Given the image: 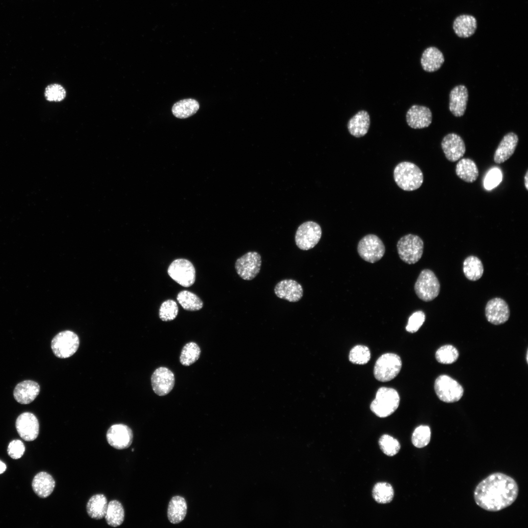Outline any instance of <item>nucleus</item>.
Masks as SVG:
<instances>
[{"instance_id":"6ab92c4d","label":"nucleus","mask_w":528,"mask_h":528,"mask_svg":"<svg viewBox=\"0 0 528 528\" xmlns=\"http://www.w3.org/2000/svg\"><path fill=\"white\" fill-rule=\"evenodd\" d=\"M274 290L278 298L290 302H297L303 296L302 286L292 279H285L280 281L276 285Z\"/></svg>"},{"instance_id":"c756f323","label":"nucleus","mask_w":528,"mask_h":528,"mask_svg":"<svg viewBox=\"0 0 528 528\" xmlns=\"http://www.w3.org/2000/svg\"><path fill=\"white\" fill-rule=\"evenodd\" d=\"M199 108L198 102L193 99L189 98L180 100L176 103L172 108L175 116L184 119L195 114Z\"/></svg>"},{"instance_id":"c9c22d12","label":"nucleus","mask_w":528,"mask_h":528,"mask_svg":"<svg viewBox=\"0 0 528 528\" xmlns=\"http://www.w3.org/2000/svg\"><path fill=\"white\" fill-rule=\"evenodd\" d=\"M435 357L441 364H449L455 362L459 357V352L455 347L446 345L440 347L436 352Z\"/></svg>"},{"instance_id":"e433bc0d","label":"nucleus","mask_w":528,"mask_h":528,"mask_svg":"<svg viewBox=\"0 0 528 528\" xmlns=\"http://www.w3.org/2000/svg\"><path fill=\"white\" fill-rule=\"evenodd\" d=\"M371 358V352L366 346L357 345L350 351L349 359L351 362L359 365L367 363Z\"/></svg>"},{"instance_id":"f8f14e48","label":"nucleus","mask_w":528,"mask_h":528,"mask_svg":"<svg viewBox=\"0 0 528 528\" xmlns=\"http://www.w3.org/2000/svg\"><path fill=\"white\" fill-rule=\"evenodd\" d=\"M262 264L260 254L256 251H249L239 258L235 267L238 275L245 280H251L259 273Z\"/></svg>"},{"instance_id":"ddd939ff","label":"nucleus","mask_w":528,"mask_h":528,"mask_svg":"<svg viewBox=\"0 0 528 528\" xmlns=\"http://www.w3.org/2000/svg\"><path fill=\"white\" fill-rule=\"evenodd\" d=\"M106 438L109 444L113 448L122 450L128 448L132 443L133 432L127 425L115 424L108 430Z\"/></svg>"},{"instance_id":"412c9836","label":"nucleus","mask_w":528,"mask_h":528,"mask_svg":"<svg viewBox=\"0 0 528 528\" xmlns=\"http://www.w3.org/2000/svg\"><path fill=\"white\" fill-rule=\"evenodd\" d=\"M518 135L512 132L504 136L494 154V161L501 164L508 159L514 154L518 144Z\"/></svg>"},{"instance_id":"5701e85b","label":"nucleus","mask_w":528,"mask_h":528,"mask_svg":"<svg viewBox=\"0 0 528 528\" xmlns=\"http://www.w3.org/2000/svg\"><path fill=\"white\" fill-rule=\"evenodd\" d=\"M370 126V115L364 110L357 112L349 119L347 124L349 132L356 137L364 136L368 132Z\"/></svg>"},{"instance_id":"4468645a","label":"nucleus","mask_w":528,"mask_h":528,"mask_svg":"<svg viewBox=\"0 0 528 528\" xmlns=\"http://www.w3.org/2000/svg\"><path fill=\"white\" fill-rule=\"evenodd\" d=\"M175 382L174 373L164 367H160L155 369L151 376L153 391L159 396L168 394L173 389Z\"/></svg>"},{"instance_id":"79ce46f5","label":"nucleus","mask_w":528,"mask_h":528,"mask_svg":"<svg viewBox=\"0 0 528 528\" xmlns=\"http://www.w3.org/2000/svg\"><path fill=\"white\" fill-rule=\"evenodd\" d=\"M425 320V313L421 310L414 312L409 318L406 330L411 333L417 331Z\"/></svg>"},{"instance_id":"f704fd0d","label":"nucleus","mask_w":528,"mask_h":528,"mask_svg":"<svg viewBox=\"0 0 528 528\" xmlns=\"http://www.w3.org/2000/svg\"><path fill=\"white\" fill-rule=\"evenodd\" d=\"M200 349L198 345L190 342L183 347L180 355V362L185 366H189L194 363L199 358Z\"/></svg>"},{"instance_id":"9b49d317","label":"nucleus","mask_w":528,"mask_h":528,"mask_svg":"<svg viewBox=\"0 0 528 528\" xmlns=\"http://www.w3.org/2000/svg\"><path fill=\"white\" fill-rule=\"evenodd\" d=\"M170 277L184 287H189L195 283L196 270L192 263L185 259H177L172 262L168 268Z\"/></svg>"},{"instance_id":"423d86ee","label":"nucleus","mask_w":528,"mask_h":528,"mask_svg":"<svg viewBox=\"0 0 528 528\" xmlns=\"http://www.w3.org/2000/svg\"><path fill=\"white\" fill-rule=\"evenodd\" d=\"M414 289L416 294L420 299L425 302H429L439 295L440 284L432 270L424 269L419 273L415 284Z\"/></svg>"},{"instance_id":"ea45409f","label":"nucleus","mask_w":528,"mask_h":528,"mask_svg":"<svg viewBox=\"0 0 528 528\" xmlns=\"http://www.w3.org/2000/svg\"><path fill=\"white\" fill-rule=\"evenodd\" d=\"M178 312L176 302L172 300L163 302L159 308V316L163 321H170L175 319Z\"/></svg>"},{"instance_id":"4be33fe9","label":"nucleus","mask_w":528,"mask_h":528,"mask_svg":"<svg viewBox=\"0 0 528 528\" xmlns=\"http://www.w3.org/2000/svg\"><path fill=\"white\" fill-rule=\"evenodd\" d=\"M40 390V386L36 382L30 380H24L16 386L13 396L18 402L27 404L34 400L39 395Z\"/></svg>"},{"instance_id":"b1692460","label":"nucleus","mask_w":528,"mask_h":528,"mask_svg":"<svg viewBox=\"0 0 528 528\" xmlns=\"http://www.w3.org/2000/svg\"><path fill=\"white\" fill-rule=\"evenodd\" d=\"M444 62L442 53L437 47L427 48L422 53L420 63L424 70L433 72L439 69Z\"/></svg>"},{"instance_id":"2eb2a0df","label":"nucleus","mask_w":528,"mask_h":528,"mask_svg":"<svg viewBox=\"0 0 528 528\" xmlns=\"http://www.w3.org/2000/svg\"><path fill=\"white\" fill-rule=\"evenodd\" d=\"M16 427L19 436L25 441H33L38 437L39 423L36 417L30 412H24L19 416Z\"/></svg>"},{"instance_id":"9d476101","label":"nucleus","mask_w":528,"mask_h":528,"mask_svg":"<svg viewBox=\"0 0 528 528\" xmlns=\"http://www.w3.org/2000/svg\"><path fill=\"white\" fill-rule=\"evenodd\" d=\"M322 235L320 226L317 223L308 221L301 224L295 236L297 247L302 250L313 248L319 242Z\"/></svg>"},{"instance_id":"7c9ffc66","label":"nucleus","mask_w":528,"mask_h":528,"mask_svg":"<svg viewBox=\"0 0 528 528\" xmlns=\"http://www.w3.org/2000/svg\"><path fill=\"white\" fill-rule=\"evenodd\" d=\"M124 517V509L121 503L117 500L110 501L105 516L107 523L112 527H117L123 523Z\"/></svg>"},{"instance_id":"58836bf2","label":"nucleus","mask_w":528,"mask_h":528,"mask_svg":"<svg viewBox=\"0 0 528 528\" xmlns=\"http://www.w3.org/2000/svg\"><path fill=\"white\" fill-rule=\"evenodd\" d=\"M379 445L382 452L388 456L396 455L400 449L399 441L387 434L383 435L380 437Z\"/></svg>"},{"instance_id":"aec40b11","label":"nucleus","mask_w":528,"mask_h":528,"mask_svg":"<svg viewBox=\"0 0 528 528\" xmlns=\"http://www.w3.org/2000/svg\"><path fill=\"white\" fill-rule=\"evenodd\" d=\"M468 92L464 85L455 87L450 92L449 109L456 117L462 116L466 110Z\"/></svg>"},{"instance_id":"cd10ccee","label":"nucleus","mask_w":528,"mask_h":528,"mask_svg":"<svg viewBox=\"0 0 528 528\" xmlns=\"http://www.w3.org/2000/svg\"><path fill=\"white\" fill-rule=\"evenodd\" d=\"M476 28V20L471 15H460L456 18L453 23L455 33L462 38L471 36L475 33Z\"/></svg>"},{"instance_id":"6e6552de","label":"nucleus","mask_w":528,"mask_h":528,"mask_svg":"<svg viewBox=\"0 0 528 528\" xmlns=\"http://www.w3.org/2000/svg\"><path fill=\"white\" fill-rule=\"evenodd\" d=\"M357 249L360 257L370 263L379 261L385 252L382 240L374 234H368L363 237L358 243Z\"/></svg>"},{"instance_id":"0eeeda50","label":"nucleus","mask_w":528,"mask_h":528,"mask_svg":"<svg viewBox=\"0 0 528 528\" xmlns=\"http://www.w3.org/2000/svg\"><path fill=\"white\" fill-rule=\"evenodd\" d=\"M78 335L70 330L60 332L52 339L51 349L56 356L66 358L74 354L79 346Z\"/></svg>"},{"instance_id":"49530a36","label":"nucleus","mask_w":528,"mask_h":528,"mask_svg":"<svg viewBox=\"0 0 528 528\" xmlns=\"http://www.w3.org/2000/svg\"><path fill=\"white\" fill-rule=\"evenodd\" d=\"M524 184L527 190H528V171L527 170L524 176Z\"/></svg>"},{"instance_id":"bb28decb","label":"nucleus","mask_w":528,"mask_h":528,"mask_svg":"<svg viewBox=\"0 0 528 528\" xmlns=\"http://www.w3.org/2000/svg\"><path fill=\"white\" fill-rule=\"evenodd\" d=\"M456 174L461 179L473 183L479 176V170L475 162L468 158L461 159L456 166Z\"/></svg>"},{"instance_id":"a878e982","label":"nucleus","mask_w":528,"mask_h":528,"mask_svg":"<svg viewBox=\"0 0 528 528\" xmlns=\"http://www.w3.org/2000/svg\"><path fill=\"white\" fill-rule=\"evenodd\" d=\"M187 506L185 499L180 496H175L171 499L167 510V516L169 521L174 524L182 522L185 518Z\"/></svg>"},{"instance_id":"f3484780","label":"nucleus","mask_w":528,"mask_h":528,"mask_svg":"<svg viewBox=\"0 0 528 528\" xmlns=\"http://www.w3.org/2000/svg\"><path fill=\"white\" fill-rule=\"evenodd\" d=\"M442 150L448 160L455 162L460 159L466 151L462 138L458 134L450 133L446 135L441 143Z\"/></svg>"},{"instance_id":"1a4fd4ad","label":"nucleus","mask_w":528,"mask_h":528,"mask_svg":"<svg viewBox=\"0 0 528 528\" xmlns=\"http://www.w3.org/2000/svg\"><path fill=\"white\" fill-rule=\"evenodd\" d=\"M434 389L439 398L447 403L459 401L463 394L462 386L447 375H441L436 378Z\"/></svg>"},{"instance_id":"20e7f679","label":"nucleus","mask_w":528,"mask_h":528,"mask_svg":"<svg viewBox=\"0 0 528 528\" xmlns=\"http://www.w3.org/2000/svg\"><path fill=\"white\" fill-rule=\"evenodd\" d=\"M423 246L422 240L419 236L411 234L402 237L396 244L399 258L409 264H416L420 259Z\"/></svg>"},{"instance_id":"c85d7f7f","label":"nucleus","mask_w":528,"mask_h":528,"mask_svg":"<svg viewBox=\"0 0 528 528\" xmlns=\"http://www.w3.org/2000/svg\"><path fill=\"white\" fill-rule=\"evenodd\" d=\"M108 505L107 498L104 494L94 495L87 503V513L92 519L100 520L106 515Z\"/></svg>"},{"instance_id":"4c0bfd02","label":"nucleus","mask_w":528,"mask_h":528,"mask_svg":"<svg viewBox=\"0 0 528 528\" xmlns=\"http://www.w3.org/2000/svg\"><path fill=\"white\" fill-rule=\"evenodd\" d=\"M431 439V430L427 425H420L414 431L412 442L416 447L421 448L427 446Z\"/></svg>"},{"instance_id":"7ed1b4c3","label":"nucleus","mask_w":528,"mask_h":528,"mask_svg":"<svg viewBox=\"0 0 528 528\" xmlns=\"http://www.w3.org/2000/svg\"><path fill=\"white\" fill-rule=\"evenodd\" d=\"M399 401V395L395 389L382 387L377 391L375 397L371 403L370 409L377 417L386 418L396 411Z\"/></svg>"},{"instance_id":"39448f33","label":"nucleus","mask_w":528,"mask_h":528,"mask_svg":"<svg viewBox=\"0 0 528 528\" xmlns=\"http://www.w3.org/2000/svg\"><path fill=\"white\" fill-rule=\"evenodd\" d=\"M402 367L400 357L394 353H386L376 360L374 369V377L381 382L389 381L399 373Z\"/></svg>"},{"instance_id":"393cba45","label":"nucleus","mask_w":528,"mask_h":528,"mask_svg":"<svg viewBox=\"0 0 528 528\" xmlns=\"http://www.w3.org/2000/svg\"><path fill=\"white\" fill-rule=\"evenodd\" d=\"M55 482L53 477L45 472L38 473L34 478L32 486L34 492L40 498L48 497L53 492Z\"/></svg>"},{"instance_id":"a18cd8bd","label":"nucleus","mask_w":528,"mask_h":528,"mask_svg":"<svg viewBox=\"0 0 528 528\" xmlns=\"http://www.w3.org/2000/svg\"><path fill=\"white\" fill-rule=\"evenodd\" d=\"M6 469V464L0 460V474L3 473Z\"/></svg>"},{"instance_id":"f257e3e1","label":"nucleus","mask_w":528,"mask_h":528,"mask_svg":"<svg viewBox=\"0 0 528 528\" xmlns=\"http://www.w3.org/2000/svg\"><path fill=\"white\" fill-rule=\"evenodd\" d=\"M518 493L517 484L512 477L497 472L489 475L476 486L474 499L482 508L496 512L512 505Z\"/></svg>"},{"instance_id":"2f4dec72","label":"nucleus","mask_w":528,"mask_h":528,"mask_svg":"<svg viewBox=\"0 0 528 528\" xmlns=\"http://www.w3.org/2000/svg\"><path fill=\"white\" fill-rule=\"evenodd\" d=\"M463 272L467 279L475 281L480 279L484 273L482 261L477 257H467L463 263Z\"/></svg>"},{"instance_id":"a19ab883","label":"nucleus","mask_w":528,"mask_h":528,"mask_svg":"<svg viewBox=\"0 0 528 528\" xmlns=\"http://www.w3.org/2000/svg\"><path fill=\"white\" fill-rule=\"evenodd\" d=\"M66 92L65 88L58 84H52L47 86L44 91L46 99L51 102H60L66 97Z\"/></svg>"},{"instance_id":"c03bdc74","label":"nucleus","mask_w":528,"mask_h":528,"mask_svg":"<svg viewBox=\"0 0 528 528\" xmlns=\"http://www.w3.org/2000/svg\"><path fill=\"white\" fill-rule=\"evenodd\" d=\"M502 180V174L497 169L491 170L487 175L484 180V187L487 190H491L499 184Z\"/></svg>"},{"instance_id":"72a5a7b5","label":"nucleus","mask_w":528,"mask_h":528,"mask_svg":"<svg viewBox=\"0 0 528 528\" xmlns=\"http://www.w3.org/2000/svg\"><path fill=\"white\" fill-rule=\"evenodd\" d=\"M374 500L379 504H385L390 503L394 496L392 486L385 482L378 483L373 487L372 491Z\"/></svg>"},{"instance_id":"37998d69","label":"nucleus","mask_w":528,"mask_h":528,"mask_svg":"<svg viewBox=\"0 0 528 528\" xmlns=\"http://www.w3.org/2000/svg\"><path fill=\"white\" fill-rule=\"evenodd\" d=\"M25 447L23 443L19 440L11 441L7 449L9 456L13 459H20L23 455Z\"/></svg>"},{"instance_id":"a211bd4d","label":"nucleus","mask_w":528,"mask_h":528,"mask_svg":"<svg viewBox=\"0 0 528 528\" xmlns=\"http://www.w3.org/2000/svg\"><path fill=\"white\" fill-rule=\"evenodd\" d=\"M406 118L409 127L419 129L429 126L432 123V114L429 108L414 105L408 110Z\"/></svg>"},{"instance_id":"f03ea898","label":"nucleus","mask_w":528,"mask_h":528,"mask_svg":"<svg viewBox=\"0 0 528 528\" xmlns=\"http://www.w3.org/2000/svg\"><path fill=\"white\" fill-rule=\"evenodd\" d=\"M394 178L397 186L407 191L418 189L423 182V175L420 168L408 161L401 162L395 167Z\"/></svg>"},{"instance_id":"dca6fc26","label":"nucleus","mask_w":528,"mask_h":528,"mask_svg":"<svg viewBox=\"0 0 528 528\" xmlns=\"http://www.w3.org/2000/svg\"><path fill=\"white\" fill-rule=\"evenodd\" d=\"M486 319L490 323L498 325L509 319L510 310L506 302L502 298H494L486 304L485 308Z\"/></svg>"},{"instance_id":"473e14b6","label":"nucleus","mask_w":528,"mask_h":528,"mask_svg":"<svg viewBox=\"0 0 528 528\" xmlns=\"http://www.w3.org/2000/svg\"><path fill=\"white\" fill-rule=\"evenodd\" d=\"M176 299L181 306L185 310L188 311L200 310L203 305L198 296L188 290H182L179 292Z\"/></svg>"}]
</instances>
